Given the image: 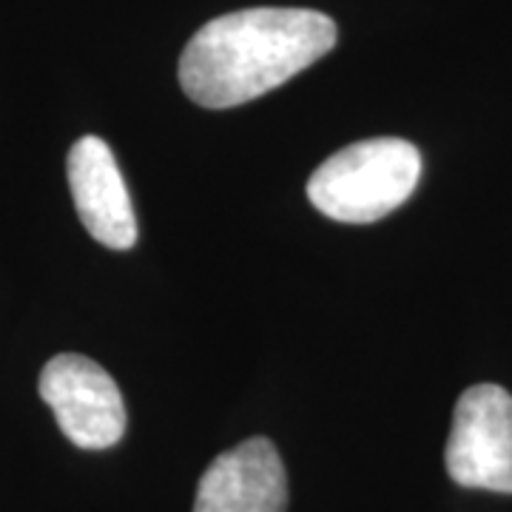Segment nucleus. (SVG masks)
Segmentation results:
<instances>
[{
  "instance_id": "1",
  "label": "nucleus",
  "mask_w": 512,
  "mask_h": 512,
  "mask_svg": "<svg viewBox=\"0 0 512 512\" xmlns=\"http://www.w3.org/2000/svg\"><path fill=\"white\" fill-rule=\"evenodd\" d=\"M313 9H242L208 20L180 57V86L202 109H234L288 83L336 46Z\"/></svg>"
},
{
  "instance_id": "2",
  "label": "nucleus",
  "mask_w": 512,
  "mask_h": 512,
  "mask_svg": "<svg viewBox=\"0 0 512 512\" xmlns=\"http://www.w3.org/2000/svg\"><path fill=\"white\" fill-rule=\"evenodd\" d=\"M419 177V148L399 137H373L319 165L308 180V200L330 220L367 225L407 202Z\"/></svg>"
},
{
  "instance_id": "3",
  "label": "nucleus",
  "mask_w": 512,
  "mask_h": 512,
  "mask_svg": "<svg viewBox=\"0 0 512 512\" xmlns=\"http://www.w3.org/2000/svg\"><path fill=\"white\" fill-rule=\"evenodd\" d=\"M444 461L461 487L512 495V396L504 387L473 384L461 393Z\"/></svg>"
},
{
  "instance_id": "4",
  "label": "nucleus",
  "mask_w": 512,
  "mask_h": 512,
  "mask_svg": "<svg viewBox=\"0 0 512 512\" xmlns=\"http://www.w3.org/2000/svg\"><path fill=\"white\" fill-rule=\"evenodd\" d=\"M40 399L63 436L80 450H109L126 433V402L117 382L89 356L60 353L40 373Z\"/></svg>"
},
{
  "instance_id": "5",
  "label": "nucleus",
  "mask_w": 512,
  "mask_h": 512,
  "mask_svg": "<svg viewBox=\"0 0 512 512\" xmlns=\"http://www.w3.org/2000/svg\"><path fill=\"white\" fill-rule=\"evenodd\" d=\"M69 188L83 228L100 245L128 251L137 242V220L114 151L100 137H80L69 151Z\"/></svg>"
},
{
  "instance_id": "6",
  "label": "nucleus",
  "mask_w": 512,
  "mask_h": 512,
  "mask_svg": "<svg viewBox=\"0 0 512 512\" xmlns=\"http://www.w3.org/2000/svg\"><path fill=\"white\" fill-rule=\"evenodd\" d=\"M288 473L268 439L256 436L211 461L197 487L194 512H285Z\"/></svg>"
}]
</instances>
